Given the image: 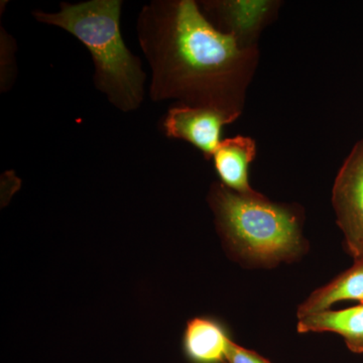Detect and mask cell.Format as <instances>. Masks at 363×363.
Returning a JSON list of instances; mask_svg holds the SVG:
<instances>
[{
    "instance_id": "obj_8",
    "label": "cell",
    "mask_w": 363,
    "mask_h": 363,
    "mask_svg": "<svg viewBox=\"0 0 363 363\" xmlns=\"http://www.w3.org/2000/svg\"><path fill=\"white\" fill-rule=\"evenodd\" d=\"M231 338L220 322L208 317L189 320L183 337V350L192 363H226Z\"/></svg>"
},
{
    "instance_id": "obj_7",
    "label": "cell",
    "mask_w": 363,
    "mask_h": 363,
    "mask_svg": "<svg viewBox=\"0 0 363 363\" xmlns=\"http://www.w3.org/2000/svg\"><path fill=\"white\" fill-rule=\"evenodd\" d=\"M297 331L302 334L322 332L338 334L351 352L363 354V304L298 318Z\"/></svg>"
},
{
    "instance_id": "obj_3",
    "label": "cell",
    "mask_w": 363,
    "mask_h": 363,
    "mask_svg": "<svg viewBox=\"0 0 363 363\" xmlns=\"http://www.w3.org/2000/svg\"><path fill=\"white\" fill-rule=\"evenodd\" d=\"M208 201L224 247L240 262L272 267L304 255L308 247L295 208L272 203L257 192L240 194L222 183L212 186Z\"/></svg>"
},
{
    "instance_id": "obj_1",
    "label": "cell",
    "mask_w": 363,
    "mask_h": 363,
    "mask_svg": "<svg viewBox=\"0 0 363 363\" xmlns=\"http://www.w3.org/2000/svg\"><path fill=\"white\" fill-rule=\"evenodd\" d=\"M138 38L152 69V101L241 112L255 54L217 30L193 0H154L138 18Z\"/></svg>"
},
{
    "instance_id": "obj_11",
    "label": "cell",
    "mask_w": 363,
    "mask_h": 363,
    "mask_svg": "<svg viewBox=\"0 0 363 363\" xmlns=\"http://www.w3.org/2000/svg\"><path fill=\"white\" fill-rule=\"evenodd\" d=\"M226 363H272L267 358L242 346L238 345L231 339L227 350Z\"/></svg>"
},
{
    "instance_id": "obj_10",
    "label": "cell",
    "mask_w": 363,
    "mask_h": 363,
    "mask_svg": "<svg viewBox=\"0 0 363 363\" xmlns=\"http://www.w3.org/2000/svg\"><path fill=\"white\" fill-rule=\"evenodd\" d=\"M211 6L231 28L230 33L238 39L250 26H257L267 9L266 2L223 1L213 2Z\"/></svg>"
},
{
    "instance_id": "obj_2",
    "label": "cell",
    "mask_w": 363,
    "mask_h": 363,
    "mask_svg": "<svg viewBox=\"0 0 363 363\" xmlns=\"http://www.w3.org/2000/svg\"><path fill=\"white\" fill-rule=\"evenodd\" d=\"M121 0L61 4L57 13L35 11L39 23L58 26L87 48L94 64L95 87L123 112L135 111L145 98L147 75L142 61L124 44Z\"/></svg>"
},
{
    "instance_id": "obj_5",
    "label": "cell",
    "mask_w": 363,
    "mask_h": 363,
    "mask_svg": "<svg viewBox=\"0 0 363 363\" xmlns=\"http://www.w3.org/2000/svg\"><path fill=\"white\" fill-rule=\"evenodd\" d=\"M240 116L238 112L214 107L180 104L169 109L164 116L162 128L168 138L192 143L201 150L205 159L210 160L220 145L222 128Z\"/></svg>"
},
{
    "instance_id": "obj_6",
    "label": "cell",
    "mask_w": 363,
    "mask_h": 363,
    "mask_svg": "<svg viewBox=\"0 0 363 363\" xmlns=\"http://www.w3.org/2000/svg\"><path fill=\"white\" fill-rule=\"evenodd\" d=\"M255 156L257 145L247 136L222 140L212 157L221 183L240 194H255L257 191L250 187L248 180V169Z\"/></svg>"
},
{
    "instance_id": "obj_4",
    "label": "cell",
    "mask_w": 363,
    "mask_h": 363,
    "mask_svg": "<svg viewBox=\"0 0 363 363\" xmlns=\"http://www.w3.org/2000/svg\"><path fill=\"white\" fill-rule=\"evenodd\" d=\"M332 203L346 250L353 259H363V140L355 145L339 169Z\"/></svg>"
},
{
    "instance_id": "obj_9",
    "label": "cell",
    "mask_w": 363,
    "mask_h": 363,
    "mask_svg": "<svg viewBox=\"0 0 363 363\" xmlns=\"http://www.w3.org/2000/svg\"><path fill=\"white\" fill-rule=\"evenodd\" d=\"M341 301H358L363 304V259L354 260L352 267L315 290L298 306L297 317L326 311Z\"/></svg>"
}]
</instances>
